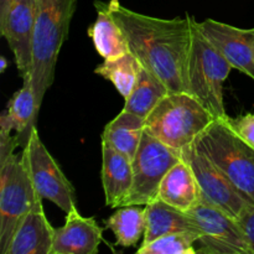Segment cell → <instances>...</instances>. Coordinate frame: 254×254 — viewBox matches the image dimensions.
Listing matches in <instances>:
<instances>
[{"label": "cell", "mask_w": 254, "mask_h": 254, "mask_svg": "<svg viewBox=\"0 0 254 254\" xmlns=\"http://www.w3.org/2000/svg\"><path fill=\"white\" fill-rule=\"evenodd\" d=\"M236 221L250 245L251 252L254 254V205L247 206Z\"/></svg>", "instance_id": "484cf974"}, {"label": "cell", "mask_w": 254, "mask_h": 254, "mask_svg": "<svg viewBox=\"0 0 254 254\" xmlns=\"http://www.w3.org/2000/svg\"><path fill=\"white\" fill-rule=\"evenodd\" d=\"M17 145H19V140L16 135L11 136L7 131L0 130V164L4 163L9 156L14 154Z\"/></svg>", "instance_id": "4316f807"}, {"label": "cell", "mask_w": 254, "mask_h": 254, "mask_svg": "<svg viewBox=\"0 0 254 254\" xmlns=\"http://www.w3.org/2000/svg\"><path fill=\"white\" fill-rule=\"evenodd\" d=\"M22 156L37 193L44 200L54 202L64 213L76 210V191L42 143L36 127L32 128L29 140L22 149Z\"/></svg>", "instance_id": "ba28073f"}, {"label": "cell", "mask_w": 254, "mask_h": 254, "mask_svg": "<svg viewBox=\"0 0 254 254\" xmlns=\"http://www.w3.org/2000/svg\"><path fill=\"white\" fill-rule=\"evenodd\" d=\"M12 1H14V0H0V19L4 17V15L6 14V11L9 10Z\"/></svg>", "instance_id": "83f0119b"}, {"label": "cell", "mask_w": 254, "mask_h": 254, "mask_svg": "<svg viewBox=\"0 0 254 254\" xmlns=\"http://www.w3.org/2000/svg\"><path fill=\"white\" fill-rule=\"evenodd\" d=\"M39 109L30 77L22 79V87L12 96L7 109L0 116V130L16 131L19 145H26L34 127H36Z\"/></svg>", "instance_id": "2e32d148"}, {"label": "cell", "mask_w": 254, "mask_h": 254, "mask_svg": "<svg viewBox=\"0 0 254 254\" xmlns=\"http://www.w3.org/2000/svg\"><path fill=\"white\" fill-rule=\"evenodd\" d=\"M141 64L131 52L118 59L104 60L96 67L94 73L112 82L123 98H128L138 79Z\"/></svg>", "instance_id": "603a6c76"}, {"label": "cell", "mask_w": 254, "mask_h": 254, "mask_svg": "<svg viewBox=\"0 0 254 254\" xmlns=\"http://www.w3.org/2000/svg\"><path fill=\"white\" fill-rule=\"evenodd\" d=\"M102 184L106 205L111 208L124 206L133 185L131 160L106 143H102Z\"/></svg>", "instance_id": "9a60e30c"}, {"label": "cell", "mask_w": 254, "mask_h": 254, "mask_svg": "<svg viewBox=\"0 0 254 254\" xmlns=\"http://www.w3.org/2000/svg\"><path fill=\"white\" fill-rule=\"evenodd\" d=\"M36 0H14L0 19V34L14 54L15 64L22 79L30 77L32 60Z\"/></svg>", "instance_id": "7c38bea8"}, {"label": "cell", "mask_w": 254, "mask_h": 254, "mask_svg": "<svg viewBox=\"0 0 254 254\" xmlns=\"http://www.w3.org/2000/svg\"><path fill=\"white\" fill-rule=\"evenodd\" d=\"M78 0H36L30 79L40 111L55 79L57 59L69 34Z\"/></svg>", "instance_id": "7a4b0ae2"}, {"label": "cell", "mask_w": 254, "mask_h": 254, "mask_svg": "<svg viewBox=\"0 0 254 254\" xmlns=\"http://www.w3.org/2000/svg\"><path fill=\"white\" fill-rule=\"evenodd\" d=\"M227 122L246 143L254 148V113H247L238 118L227 116Z\"/></svg>", "instance_id": "d4e9b609"}, {"label": "cell", "mask_w": 254, "mask_h": 254, "mask_svg": "<svg viewBox=\"0 0 254 254\" xmlns=\"http://www.w3.org/2000/svg\"><path fill=\"white\" fill-rule=\"evenodd\" d=\"M181 155L192 169L200 189V195L212 205L217 206L235 220L251 205L227 176L205 154L197 150L193 144L184 149Z\"/></svg>", "instance_id": "30bf717a"}, {"label": "cell", "mask_w": 254, "mask_h": 254, "mask_svg": "<svg viewBox=\"0 0 254 254\" xmlns=\"http://www.w3.org/2000/svg\"><path fill=\"white\" fill-rule=\"evenodd\" d=\"M196 25L233 68L254 81V27L241 29L213 19L196 21Z\"/></svg>", "instance_id": "8fae6325"}, {"label": "cell", "mask_w": 254, "mask_h": 254, "mask_svg": "<svg viewBox=\"0 0 254 254\" xmlns=\"http://www.w3.org/2000/svg\"><path fill=\"white\" fill-rule=\"evenodd\" d=\"M215 117L189 92L168 93L145 118V131L170 148L192 145Z\"/></svg>", "instance_id": "3957f363"}, {"label": "cell", "mask_w": 254, "mask_h": 254, "mask_svg": "<svg viewBox=\"0 0 254 254\" xmlns=\"http://www.w3.org/2000/svg\"><path fill=\"white\" fill-rule=\"evenodd\" d=\"M104 225L113 232L117 246L134 247L145 235V207L138 205L122 206L104 221Z\"/></svg>", "instance_id": "44dd1931"}, {"label": "cell", "mask_w": 254, "mask_h": 254, "mask_svg": "<svg viewBox=\"0 0 254 254\" xmlns=\"http://www.w3.org/2000/svg\"><path fill=\"white\" fill-rule=\"evenodd\" d=\"M145 207L146 230L143 237V245L166 235L181 232H192L201 237V231L193 218L185 211H181L160 198L151 201Z\"/></svg>", "instance_id": "e0dca14e"}, {"label": "cell", "mask_w": 254, "mask_h": 254, "mask_svg": "<svg viewBox=\"0 0 254 254\" xmlns=\"http://www.w3.org/2000/svg\"><path fill=\"white\" fill-rule=\"evenodd\" d=\"M200 236L192 232L166 235L149 245H141L138 254H197L196 242Z\"/></svg>", "instance_id": "cb8c5ba5"}, {"label": "cell", "mask_w": 254, "mask_h": 254, "mask_svg": "<svg viewBox=\"0 0 254 254\" xmlns=\"http://www.w3.org/2000/svg\"><path fill=\"white\" fill-rule=\"evenodd\" d=\"M39 197L22 153L0 164V253H7L22 218Z\"/></svg>", "instance_id": "8992f818"}, {"label": "cell", "mask_w": 254, "mask_h": 254, "mask_svg": "<svg viewBox=\"0 0 254 254\" xmlns=\"http://www.w3.org/2000/svg\"><path fill=\"white\" fill-rule=\"evenodd\" d=\"M181 159V151L170 148L144 130L138 150L131 160L133 185L124 206H145L156 200L164 176Z\"/></svg>", "instance_id": "52a82bcc"}, {"label": "cell", "mask_w": 254, "mask_h": 254, "mask_svg": "<svg viewBox=\"0 0 254 254\" xmlns=\"http://www.w3.org/2000/svg\"><path fill=\"white\" fill-rule=\"evenodd\" d=\"M44 198L39 197L22 218L6 254H51L55 228L45 215Z\"/></svg>", "instance_id": "5bb4252c"}, {"label": "cell", "mask_w": 254, "mask_h": 254, "mask_svg": "<svg viewBox=\"0 0 254 254\" xmlns=\"http://www.w3.org/2000/svg\"><path fill=\"white\" fill-rule=\"evenodd\" d=\"M103 240V228L94 217H83L78 208L66 213L62 227L55 228L51 254H97Z\"/></svg>", "instance_id": "4fadbf2b"}, {"label": "cell", "mask_w": 254, "mask_h": 254, "mask_svg": "<svg viewBox=\"0 0 254 254\" xmlns=\"http://www.w3.org/2000/svg\"><path fill=\"white\" fill-rule=\"evenodd\" d=\"M233 67L206 40L192 17L191 46L186 64L189 93L202 103L216 119L227 117L223 102V83Z\"/></svg>", "instance_id": "5b68a950"}, {"label": "cell", "mask_w": 254, "mask_h": 254, "mask_svg": "<svg viewBox=\"0 0 254 254\" xmlns=\"http://www.w3.org/2000/svg\"><path fill=\"white\" fill-rule=\"evenodd\" d=\"M97 19L88 27V36L103 60H113L129 54L128 40L108 9V2L94 1Z\"/></svg>", "instance_id": "ac0fdd59"}, {"label": "cell", "mask_w": 254, "mask_h": 254, "mask_svg": "<svg viewBox=\"0 0 254 254\" xmlns=\"http://www.w3.org/2000/svg\"><path fill=\"white\" fill-rule=\"evenodd\" d=\"M145 130V119L129 112L122 111L109 122L102 134V143H106L133 160Z\"/></svg>", "instance_id": "ffe728a7"}, {"label": "cell", "mask_w": 254, "mask_h": 254, "mask_svg": "<svg viewBox=\"0 0 254 254\" xmlns=\"http://www.w3.org/2000/svg\"><path fill=\"white\" fill-rule=\"evenodd\" d=\"M188 213L201 231L196 242L197 253L252 254L237 221L205 197L200 195L197 203Z\"/></svg>", "instance_id": "9c48e42d"}, {"label": "cell", "mask_w": 254, "mask_h": 254, "mask_svg": "<svg viewBox=\"0 0 254 254\" xmlns=\"http://www.w3.org/2000/svg\"><path fill=\"white\" fill-rule=\"evenodd\" d=\"M254 205V148L246 143L227 122L215 119L193 143Z\"/></svg>", "instance_id": "277c9868"}, {"label": "cell", "mask_w": 254, "mask_h": 254, "mask_svg": "<svg viewBox=\"0 0 254 254\" xmlns=\"http://www.w3.org/2000/svg\"><path fill=\"white\" fill-rule=\"evenodd\" d=\"M158 198L188 212L197 203L200 189L192 169L184 159L173 166L159 186Z\"/></svg>", "instance_id": "d6986e66"}, {"label": "cell", "mask_w": 254, "mask_h": 254, "mask_svg": "<svg viewBox=\"0 0 254 254\" xmlns=\"http://www.w3.org/2000/svg\"><path fill=\"white\" fill-rule=\"evenodd\" d=\"M168 93L170 92L165 84L141 66L135 86L128 98H126L123 111L145 119Z\"/></svg>", "instance_id": "7402d4cb"}, {"label": "cell", "mask_w": 254, "mask_h": 254, "mask_svg": "<svg viewBox=\"0 0 254 254\" xmlns=\"http://www.w3.org/2000/svg\"><path fill=\"white\" fill-rule=\"evenodd\" d=\"M108 9L141 66L160 79L170 93L189 92L186 64L193 16L159 19L127 9L119 0H111Z\"/></svg>", "instance_id": "6da1fadb"}]
</instances>
